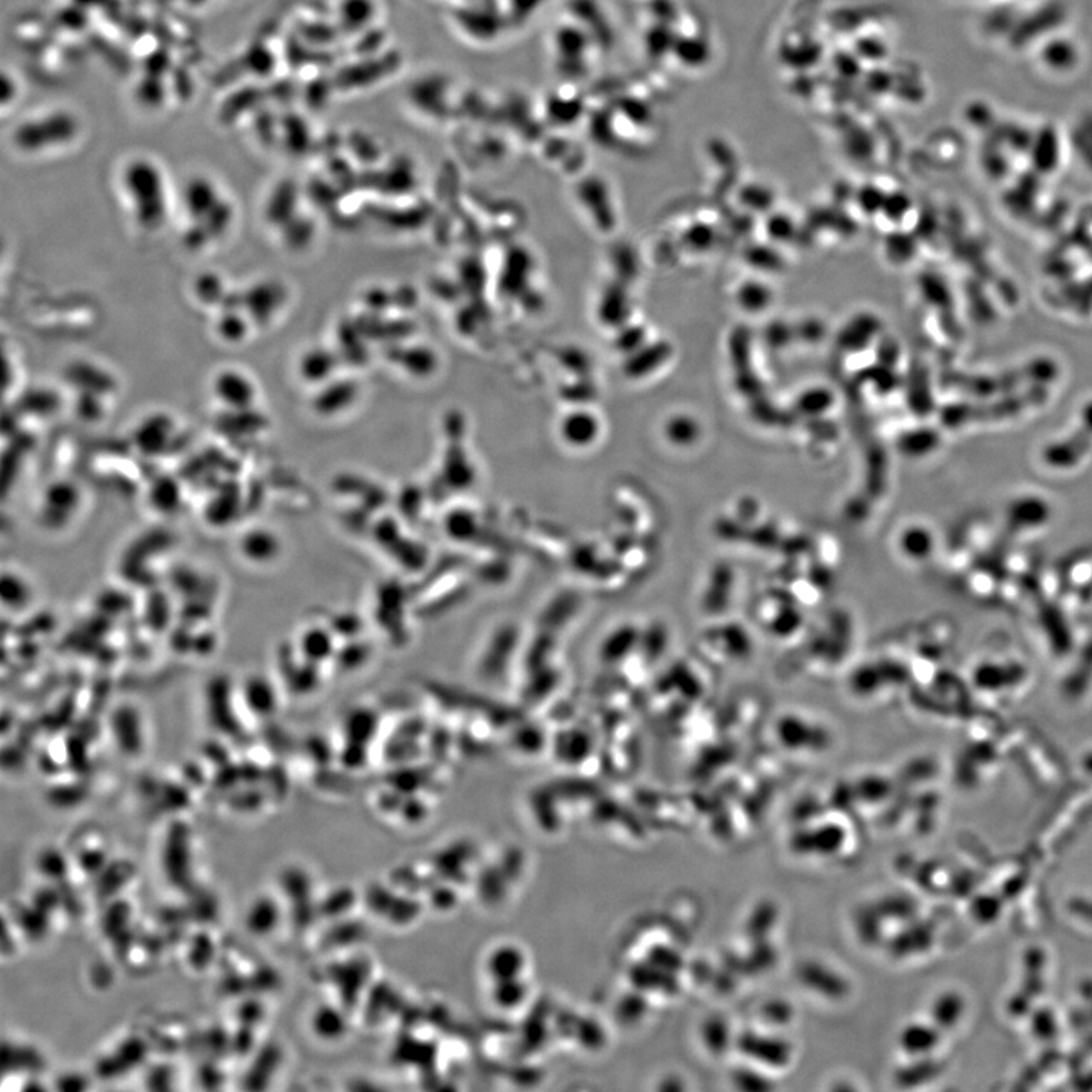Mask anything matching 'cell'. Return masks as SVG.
<instances>
[{"label": "cell", "instance_id": "cell-15", "mask_svg": "<svg viewBox=\"0 0 1092 1092\" xmlns=\"http://www.w3.org/2000/svg\"><path fill=\"white\" fill-rule=\"evenodd\" d=\"M191 292L198 304L217 310L229 289L222 275H218L217 272L207 271L193 280Z\"/></svg>", "mask_w": 1092, "mask_h": 1092}, {"label": "cell", "instance_id": "cell-7", "mask_svg": "<svg viewBox=\"0 0 1092 1092\" xmlns=\"http://www.w3.org/2000/svg\"><path fill=\"white\" fill-rule=\"evenodd\" d=\"M284 911V902L280 893H260L247 907L245 927L255 938H267L278 930Z\"/></svg>", "mask_w": 1092, "mask_h": 1092}, {"label": "cell", "instance_id": "cell-6", "mask_svg": "<svg viewBox=\"0 0 1092 1092\" xmlns=\"http://www.w3.org/2000/svg\"><path fill=\"white\" fill-rule=\"evenodd\" d=\"M149 1050L151 1041L146 1033L144 1036H126L124 1040L117 1041L113 1049H109L96 1060V1074L106 1078H116L120 1074L124 1076L131 1069H135V1067L148 1058Z\"/></svg>", "mask_w": 1092, "mask_h": 1092}, {"label": "cell", "instance_id": "cell-16", "mask_svg": "<svg viewBox=\"0 0 1092 1092\" xmlns=\"http://www.w3.org/2000/svg\"><path fill=\"white\" fill-rule=\"evenodd\" d=\"M186 960L189 968L195 969V973H200L202 969L213 962L214 958L217 955L218 950L216 947L213 938L208 931H199L196 935L191 936L190 939L187 940Z\"/></svg>", "mask_w": 1092, "mask_h": 1092}, {"label": "cell", "instance_id": "cell-1", "mask_svg": "<svg viewBox=\"0 0 1092 1092\" xmlns=\"http://www.w3.org/2000/svg\"><path fill=\"white\" fill-rule=\"evenodd\" d=\"M124 187L133 205L135 224L144 231H157L169 214L166 182L153 162L135 160L124 171Z\"/></svg>", "mask_w": 1092, "mask_h": 1092}, {"label": "cell", "instance_id": "cell-11", "mask_svg": "<svg viewBox=\"0 0 1092 1092\" xmlns=\"http://www.w3.org/2000/svg\"><path fill=\"white\" fill-rule=\"evenodd\" d=\"M175 422L166 413H153L143 419L134 432L135 442L143 451H162L173 436Z\"/></svg>", "mask_w": 1092, "mask_h": 1092}, {"label": "cell", "instance_id": "cell-4", "mask_svg": "<svg viewBox=\"0 0 1092 1092\" xmlns=\"http://www.w3.org/2000/svg\"><path fill=\"white\" fill-rule=\"evenodd\" d=\"M285 302L287 289L275 278L257 281L243 290V310L255 328L271 325L280 316Z\"/></svg>", "mask_w": 1092, "mask_h": 1092}, {"label": "cell", "instance_id": "cell-20", "mask_svg": "<svg viewBox=\"0 0 1092 1092\" xmlns=\"http://www.w3.org/2000/svg\"><path fill=\"white\" fill-rule=\"evenodd\" d=\"M58 1087H61V1089H73V1091H77V1089L87 1087V1080H84V1078L78 1076V1074H70L69 1078H60V1085H58Z\"/></svg>", "mask_w": 1092, "mask_h": 1092}, {"label": "cell", "instance_id": "cell-17", "mask_svg": "<svg viewBox=\"0 0 1092 1092\" xmlns=\"http://www.w3.org/2000/svg\"><path fill=\"white\" fill-rule=\"evenodd\" d=\"M310 1024H311L314 1035H318L323 1040H336L338 1036L343 1035V1029H345V1023L340 1016V1012L328 1004L314 1009Z\"/></svg>", "mask_w": 1092, "mask_h": 1092}, {"label": "cell", "instance_id": "cell-18", "mask_svg": "<svg viewBox=\"0 0 1092 1092\" xmlns=\"http://www.w3.org/2000/svg\"><path fill=\"white\" fill-rule=\"evenodd\" d=\"M71 862L57 848H48L39 856L37 868L48 880H66L69 877Z\"/></svg>", "mask_w": 1092, "mask_h": 1092}, {"label": "cell", "instance_id": "cell-3", "mask_svg": "<svg viewBox=\"0 0 1092 1092\" xmlns=\"http://www.w3.org/2000/svg\"><path fill=\"white\" fill-rule=\"evenodd\" d=\"M1047 396V392L1042 387L1029 390L1026 393L1012 394L1007 399H1000L995 403H988V404H959L955 407L945 409L944 422L950 427H964L967 423L988 422V421H1000L1004 418H1013L1024 412V410L1032 409L1035 405L1041 404Z\"/></svg>", "mask_w": 1092, "mask_h": 1092}, {"label": "cell", "instance_id": "cell-13", "mask_svg": "<svg viewBox=\"0 0 1092 1092\" xmlns=\"http://www.w3.org/2000/svg\"><path fill=\"white\" fill-rule=\"evenodd\" d=\"M254 323L245 310H218L214 322V331L222 342L240 345L246 342L254 329Z\"/></svg>", "mask_w": 1092, "mask_h": 1092}, {"label": "cell", "instance_id": "cell-5", "mask_svg": "<svg viewBox=\"0 0 1092 1092\" xmlns=\"http://www.w3.org/2000/svg\"><path fill=\"white\" fill-rule=\"evenodd\" d=\"M211 392L225 410L254 409L258 398L255 381L246 372L234 367L222 369L214 375Z\"/></svg>", "mask_w": 1092, "mask_h": 1092}, {"label": "cell", "instance_id": "cell-14", "mask_svg": "<svg viewBox=\"0 0 1092 1092\" xmlns=\"http://www.w3.org/2000/svg\"><path fill=\"white\" fill-rule=\"evenodd\" d=\"M296 214V193L293 187L278 184L264 205V220L269 227L280 231Z\"/></svg>", "mask_w": 1092, "mask_h": 1092}, {"label": "cell", "instance_id": "cell-19", "mask_svg": "<svg viewBox=\"0 0 1092 1092\" xmlns=\"http://www.w3.org/2000/svg\"><path fill=\"white\" fill-rule=\"evenodd\" d=\"M105 396L79 392L77 399V413L86 422H96L105 416Z\"/></svg>", "mask_w": 1092, "mask_h": 1092}, {"label": "cell", "instance_id": "cell-2", "mask_svg": "<svg viewBox=\"0 0 1092 1092\" xmlns=\"http://www.w3.org/2000/svg\"><path fill=\"white\" fill-rule=\"evenodd\" d=\"M162 860V873L173 888L187 895L195 893V851L191 846L190 828L182 819H175L169 827Z\"/></svg>", "mask_w": 1092, "mask_h": 1092}, {"label": "cell", "instance_id": "cell-12", "mask_svg": "<svg viewBox=\"0 0 1092 1092\" xmlns=\"http://www.w3.org/2000/svg\"><path fill=\"white\" fill-rule=\"evenodd\" d=\"M43 1054L31 1045L4 1042V1071L5 1074L40 1076L43 1071Z\"/></svg>", "mask_w": 1092, "mask_h": 1092}, {"label": "cell", "instance_id": "cell-10", "mask_svg": "<svg viewBox=\"0 0 1092 1092\" xmlns=\"http://www.w3.org/2000/svg\"><path fill=\"white\" fill-rule=\"evenodd\" d=\"M66 375L69 383L78 387L79 392H90V393L100 394V396H108L116 390L115 378H111L108 372L100 369L99 366H95L93 363H87V361L71 363L70 366L67 367Z\"/></svg>", "mask_w": 1092, "mask_h": 1092}, {"label": "cell", "instance_id": "cell-8", "mask_svg": "<svg viewBox=\"0 0 1092 1092\" xmlns=\"http://www.w3.org/2000/svg\"><path fill=\"white\" fill-rule=\"evenodd\" d=\"M281 1060H282L281 1049L273 1042H269L264 1049L258 1050L257 1054L254 1056L251 1067L243 1076L242 1087L245 1089H266L269 1087L280 1069Z\"/></svg>", "mask_w": 1092, "mask_h": 1092}, {"label": "cell", "instance_id": "cell-9", "mask_svg": "<svg viewBox=\"0 0 1092 1092\" xmlns=\"http://www.w3.org/2000/svg\"><path fill=\"white\" fill-rule=\"evenodd\" d=\"M224 199L216 184L207 178H193L184 189V208L190 220H202Z\"/></svg>", "mask_w": 1092, "mask_h": 1092}]
</instances>
